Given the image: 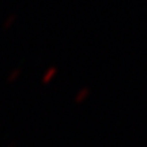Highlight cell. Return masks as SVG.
I'll list each match as a JSON object with an SVG mask.
<instances>
[{"instance_id":"6da1fadb","label":"cell","mask_w":147,"mask_h":147,"mask_svg":"<svg viewBox=\"0 0 147 147\" xmlns=\"http://www.w3.org/2000/svg\"><path fill=\"white\" fill-rule=\"evenodd\" d=\"M56 75H57V67H55V65L49 67V68L44 72V75H42V83H44V84L51 83L53 79H55V76H56Z\"/></svg>"},{"instance_id":"7a4b0ae2","label":"cell","mask_w":147,"mask_h":147,"mask_svg":"<svg viewBox=\"0 0 147 147\" xmlns=\"http://www.w3.org/2000/svg\"><path fill=\"white\" fill-rule=\"evenodd\" d=\"M89 97H90V89L89 87H82V89L75 94V100L74 101H75L76 104H82V102H84Z\"/></svg>"},{"instance_id":"3957f363","label":"cell","mask_w":147,"mask_h":147,"mask_svg":"<svg viewBox=\"0 0 147 147\" xmlns=\"http://www.w3.org/2000/svg\"><path fill=\"white\" fill-rule=\"evenodd\" d=\"M14 21H15V16L14 15H11L8 19H7V25H12L14 23Z\"/></svg>"}]
</instances>
